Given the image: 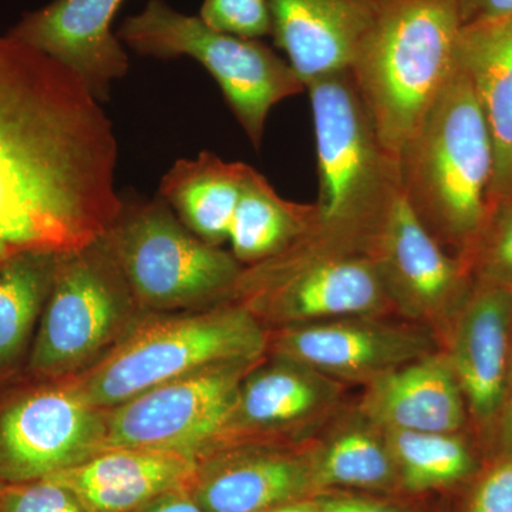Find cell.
I'll use <instances>...</instances> for the list:
<instances>
[{"mask_svg":"<svg viewBox=\"0 0 512 512\" xmlns=\"http://www.w3.org/2000/svg\"><path fill=\"white\" fill-rule=\"evenodd\" d=\"M268 345L261 320L238 302L148 326L96 367L79 390L94 407H117L207 367L261 360Z\"/></svg>","mask_w":512,"mask_h":512,"instance_id":"cell-6","label":"cell"},{"mask_svg":"<svg viewBox=\"0 0 512 512\" xmlns=\"http://www.w3.org/2000/svg\"><path fill=\"white\" fill-rule=\"evenodd\" d=\"M430 512H450V510H448V508H439V510H436V511L431 510Z\"/></svg>","mask_w":512,"mask_h":512,"instance_id":"cell-36","label":"cell"},{"mask_svg":"<svg viewBox=\"0 0 512 512\" xmlns=\"http://www.w3.org/2000/svg\"><path fill=\"white\" fill-rule=\"evenodd\" d=\"M0 508L3 512H87L72 491L49 478L0 485Z\"/></svg>","mask_w":512,"mask_h":512,"instance_id":"cell-30","label":"cell"},{"mask_svg":"<svg viewBox=\"0 0 512 512\" xmlns=\"http://www.w3.org/2000/svg\"><path fill=\"white\" fill-rule=\"evenodd\" d=\"M384 433L403 497L458 494L473 480L485 460L480 444L468 431L384 430Z\"/></svg>","mask_w":512,"mask_h":512,"instance_id":"cell-24","label":"cell"},{"mask_svg":"<svg viewBox=\"0 0 512 512\" xmlns=\"http://www.w3.org/2000/svg\"><path fill=\"white\" fill-rule=\"evenodd\" d=\"M322 512H430L429 498L325 491L312 498Z\"/></svg>","mask_w":512,"mask_h":512,"instance_id":"cell-31","label":"cell"},{"mask_svg":"<svg viewBox=\"0 0 512 512\" xmlns=\"http://www.w3.org/2000/svg\"><path fill=\"white\" fill-rule=\"evenodd\" d=\"M315 225V204L285 200L251 167L229 227L231 254L242 266L259 264L291 248Z\"/></svg>","mask_w":512,"mask_h":512,"instance_id":"cell-25","label":"cell"},{"mask_svg":"<svg viewBox=\"0 0 512 512\" xmlns=\"http://www.w3.org/2000/svg\"><path fill=\"white\" fill-rule=\"evenodd\" d=\"M440 346L466 400L471 434L485 456L512 370V292L474 281Z\"/></svg>","mask_w":512,"mask_h":512,"instance_id":"cell-14","label":"cell"},{"mask_svg":"<svg viewBox=\"0 0 512 512\" xmlns=\"http://www.w3.org/2000/svg\"><path fill=\"white\" fill-rule=\"evenodd\" d=\"M460 0H384L350 66L394 161L456 67Z\"/></svg>","mask_w":512,"mask_h":512,"instance_id":"cell-3","label":"cell"},{"mask_svg":"<svg viewBox=\"0 0 512 512\" xmlns=\"http://www.w3.org/2000/svg\"><path fill=\"white\" fill-rule=\"evenodd\" d=\"M306 90L319 181L309 237L370 255L400 191L399 167L380 143L350 70L318 77Z\"/></svg>","mask_w":512,"mask_h":512,"instance_id":"cell-4","label":"cell"},{"mask_svg":"<svg viewBox=\"0 0 512 512\" xmlns=\"http://www.w3.org/2000/svg\"><path fill=\"white\" fill-rule=\"evenodd\" d=\"M345 384H362L440 350L430 329L399 316H345L281 328L268 349Z\"/></svg>","mask_w":512,"mask_h":512,"instance_id":"cell-12","label":"cell"},{"mask_svg":"<svg viewBox=\"0 0 512 512\" xmlns=\"http://www.w3.org/2000/svg\"><path fill=\"white\" fill-rule=\"evenodd\" d=\"M345 384L292 360L254 367L239 387L224 443H247L251 434L319 433L345 407Z\"/></svg>","mask_w":512,"mask_h":512,"instance_id":"cell-17","label":"cell"},{"mask_svg":"<svg viewBox=\"0 0 512 512\" xmlns=\"http://www.w3.org/2000/svg\"><path fill=\"white\" fill-rule=\"evenodd\" d=\"M258 363L207 367L137 394L106 421L103 450L170 451L201 463L222 447L239 387Z\"/></svg>","mask_w":512,"mask_h":512,"instance_id":"cell-9","label":"cell"},{"mask_svg":"<svg viewBox=\"0 0 512 512\" xmlns=\"http://www.w3.org/2000/svg\"><path fill=\"white\" fill-rule=\"evenodd\" d=\"M464 264L474 281L512 292V194L491 204Z\"/></svg>","mask_w":512,"mask_h":512,"instance_id":"cell-27","label":"cell"},{"mask_svg":"<svg viewBox=\"0 0 512 512\" xmlns=\"http://www.w3.org/2000/svg\"><path fill=\"white\" fill-rule=\"evenodd\" d=\"M0 512H3L2 508H0Z\"/></svg>","mask_w":512,"mask_h":512,"instance_id":"cell-37","label":"cell"},{"mask_svg":"<svg viewBox=\"0 0 512 512\" xmlns=\"http://www.w3.org/2000/svg\"><path fill=\"white\" fill-rule=\"evenodd\" d=\"M370 256L396 315L430 329L441 345L474 279L466 264L421 224L402 191L376 234Z\"/></svg>","mask_w":512,"mask_h":512,"instance_id":"cell-10","label":"cell"},{"mask_svg":"<svg viewBox=\"0 0 512 512\" xmlns=\"http://www.w3.org/2000/svg\"><path fill=\"white\" fill-rule=\"evenodd\" d=\"M60 255L32 252L0 266V369L22 352L52 291Z\"/></svg>","mask_w":512,"mask_h":512,"instance_id":"cell-26","label":"cell"},{"mask_svg":"<svg viewBox=\"0 0 512 512\" xmlns=\"http://www.w3.org/2000/svg\"><path fill=\"white\" fill-rule=\"evenodd\" d=\"M131 293L104 238L62 254L33 349V369H69L106 343Z\"/></svg>","mask_w":512,"mask_h":512,"instance_id":"cell-11","label":"cell"},{"mask_svg":"<svg viewBox=\"0 0 512 512\" xmlns=\"http://www.w3.org/2000/svg\"><path fill=\"white\" fill-rule=\"evenodd\" d=\"M251 165L229 163L210 151L181 158L165 173L160 198L207 244L228 241L229 227Z\"/></svg>","mask_w":512,"mask_h":512,"instance_id":"cell-23","label":"cell"},{"mask_svg":"<svg viewBox=\"0 0 512 512\" xmlns=\"http://www.w3.org/2000/svg\"><path fill=\"white\" fill-rule=\"evenodd\" d=\"M457 495L450 512H512V458L485 457L480 471Z\"/></svg>","mask_w":512,"mask_h":512,"instance_id":"cell-28","label":"cell"},{"mask_svg":"<svg viewBox=\"0 0 512 512\" xmlns=\"http://www.w3.org/2000/svg\"><path fill=\"white\" fill-rule=\"evenodd\" d=\"M234 296L256 318L281 328L345 316H397L372 256L309 235L244 266Z\"/></svg>","mask_w":512,"mask_h":512,"instance_id":"cell-8","label":"cell"},{"mask_svg":"<svg viewBox=\"0 0 512 512\" xmlns=\"http://www.w3.org/2000/svg\"><path fill=\"white\" fill-rule=\"evenodd\" d=\"M512 15V0H460L463 26Z\"/></svg>","mask_w":512,"mask_h":512,"instance_id":"cell-33","label":"cell"},{"mask_svg":"<svg viewBox=\"0 0 512 512\" xmlns=\"http://www.w3.org/2000/svg\"><path fill=\"white\" fill-rule=\"evenodd\" d=\"M106 421L79 389L25 397L0 416V481L43 480L103 451Z\"/></svg>","mask_w":512,"mask_h":512,"instance_id":"cell-13","label":"cell"},{"mask_svg":"<svg viewBox=\"0 0 512 512\" xmlns=\"http://www.w3.org/2000/svg\"><path fill=\"white\" fill-rule=\"evenodd\" d=\"M271 512H322L312 498L309 500L296 501V503L282 505Z\"/></svg>","mask_w":512,"mask_h":512,"instance_id":"cell-35","label":"cell"},{"mask_svg":"<svg viewBox=\"0 0 512 512\" xmlns=\"http://www.w3.org/2000/svg\"><path fill=\"white\" fill-rule=\"evenodd\" d=\"M505 456L512 458V370L505 390L503 403L498 410L485 457Z\"/></svg>","mask_w":512,"mask_h":512,"instance_id":"cell-32","label":"cell"},{"mask_svg":"<svg viewBox=\"0 0 512 512\" xmlns=\"http://www.w3.org/2000/svg\"><path fill=\"white\" fill-rule=\"evenodd\" d=\"M355 404L383 430L471 433L466 400L443 350L376 377Z\"/></svg>","mask_w":512,"mask_h":512,"instance_id":"cell-19","label":"cell"},{"mask_svg":"<svg viewBox=\"0 0 512 512\" xmlns=\"http://www.w3.org/2000/svg\"><path fill=\"white\" fill-rule=\"evenodd\" d=\"M397 167L400 191L416 217L464 262L490 212L494 147L473 84L457 60Z\"/></svg>","mask_w":512,"mask_h":512,"instance_id":"cell-2","label":"cell"},{"mask_svg":"<svg viewBox=\"0 0 512 512\" xmlns=\"http://www.w3.org/2000/svg\"><path fill=\"white\" fill-rule=\"evenodd\" d=\"M456 60L470 77L490 128L493 204L512 194V15L463 26Z\"/></svg>","mask_w":512,"mask_h":512,"instance_id":"cell-21","label":"cell"},{"mask_svg":"<svg viewBox=\"0 0 512 512\" xmlns=\"http://www.w3.org/2000/svg\"><path fill=\"white\" fill-rule=\"evenodd\" d=\"M312 456L319 494L355 491L402 495L386 433L356 406L343 407L313 437Z\"/></svg>","mask_w":512,"mask_h":512,"instance_id":"cell-22","label":"cell"},{"mask_svg":"<svg viewBox=\"0 0 512 512\" xmlns=\"http://www.w3.org/2000/svg\"><path fill=\"white\" fill-rule=\"evenodd\" d=\"M384 0H268L271 36L308 84L345 72Z\"/></svg>","mask_w":512,"mask_h":512,"instance_id":"cell-18","label":"cell"},{"mask_svg":"<svg viewBox=\"0 0 512 512\" xmlns=\"http://www.w3.org/2000/svg\"><path fill=\"white\" fill-rule=\"evenodd\" d=\"M312 439L222 448L201 461L188 491L205 512H271L309 500L319 494Z\"/></svg>","mask_w":512,"mask_h":512,"instance_id":"cell-15","label":"cell"},{"mask_svg":"<svg viewBox=\"0 0 512 512\" xmlns=\"http://www.w3.org/2000/svg\"><path fill=\"white\" fill-rule=\"evenodd\" d=\"M200 461L146 448H110L47 477L76 495L87 512H137L190 487Z\"/></svg>","mask_w":512,"mask_h":512,"instance_id":"cell-20","label":"cell"},{"mask_svg":"<svg viewBox=\"0 0 512 512\" xmlns=\"http://www.w3.org/2000/svg\"><path fill=\"white\" fill-rule=\"evenodd\" d=\"M127 0H53L25 13L6 35L76 74L100 103L130 69L113 22Z\"/></svg>","mask_w":512,"mask_h":512,"instance_id":"cell-16","label":"cell"},{"mask_svg":"<svg viewBox=\"0 0 512 512\" xmlns=\"http://www.w3.org/2000/svg\"><path fill=\"white\" fill-rule=\"evenodd\" d=\"M198 16L211 28L245 39L271 35L268 0H204Z\"/></svg>","mask_w":512,"mask_h":512,"instance_id":"cell-29","label":"cell"},{"mask_svg":"<svg viewBox=\"0 0 512 512\" xmlns=\"http://www.w3.org/2000/svg\"><path fill=\"white\" fill-rule=\"evenodd\" d=\"M117 158L113 123L86 84L0 37V266L103 237L123 205Z\"/></svg>","mask_w":512,"mask_h":512,"instance_id":"cell-1","label":"cell"},{"mask_svg":"<svg viewBox=\"0 0 512 512\" xmlns=\"http://www.w3.org/2000/svg\"><path fill=\"white\" fill-rule=\"evenodd\" d=\"M117 36L137 55L170 60L190 57L220 86L225 101L255 150L276 104L305 92L291 64L259 39H245L208 26L200 16L178 12L165 0H148L128 16Z\"/></svg>","mask_w":512,"mask_h":512,"instance_id":"cell-5","label":"cell"},{"mask_svg":"<svg viewBox=\"0 0 512 512\" xmlns=\"http://www.w3.org/2000/svg\"><path fill=\"white\" fill-rule=\"evenodd\" d=\"M137 512H205L192 497L188 488L174 491L148 504Z\"/></svg>","mask_w":512,"mask_h":512,"instance_id":"cell-34","label":"cell"},{"mask_svg":"<svg viewBox=\"0 0 512 512\" xmlns=\"http://www.w3.org/2000/svg\"><path fill=\"white\" fill-rule=\"evenodd\" d=\"M131 295L151 308L234 296L244 266L192 234L160 197L121 205L103 235Z\"/></svg>","mask_w":512,"mask_h":512,"instance_id":"cell-7","label":"cell"}]
</instances>
